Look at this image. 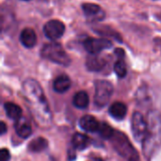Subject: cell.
Segmentation results:
<instances>
[{"instance_id": "22", "label": "cell", "mask_w": 161, "mask_h": 161, "mask_svg": "<svg viewBox=\"0 0 161 161\" xmlns=\"http://www.w3.org/2000/svg\"><path fill=\"white\" fill-rule=\"evenodd\" d=\"M10 158V154L8 149H1L0 151V160L1 161H8Z\"/></svg>"}, {"instance_id": "20", "label": "cell", "mask_w": 161, "mask_h": 161, "mask_svg": "<svg viewBox=\"0 0 161 161\" xmlns=\"http://www.w3.org/2000/svg\"><path fill=\"white\" fill-rule=\"evenodd\" d=\"M98 132H99L100 136H101L102 138L106 139V140H110V139L113 137L114 133H115V131L112 129V127L109 126L108 124H105V123L100 124Z\"/></svg>"}, {"instance_id": "23", "label": "cell", "mask_w": 161, "mask_h": 161, "mask_svg": "<svg viewBox=\"0 0 161 161\" xmlns=\"http://www.w3.org/2000/svg\"><path fill=\"white\" fill-rule=\"evenodd\" d=\"M6 132V125L4 122L1 123V134H5Z\"/></svg>"}, {"instance_id": "1", "label": "cell", "mask_w": 161, "mask_h": 161, "mask_svg": "<svg viewBox=\"0 0 161 161\" xmlns=\"http://www.w3.org/2000/svg\"><path fill=\"white\" fill-rule=\"evenodd\" d=\"M144 156L150 159L161 145V120L158 112L153 111L148 118V130L142 142Z\"/></svg>"}, {"instance_id": "11", "label": "cell", "mask_w": 161, "mask_h": 161, "mask_svg": "<svg viewBox=\"0 0 161 161\" xmlns=\"http://www.w3.org/2000/svg\"><path fill=\"white\" fill-rule=\"evenodd\" d=\"M79 125L80 127L87 131V132H91V133H94L96 131H98L100 124L99 122L91 115H85L83 116L80 121H79Z\"/></svg>"}, {"instance_id": "8", "label": "cell", "mask_w": 161, "mask_h": 161, "mask_svg": "<svg viewBox=\"0 0 161 161\" xmlns=\"http://www.w3.org/2000/svg\"><path fill=\"white\" fill-rule=\"evenodd\" d=\"M64 31L65 25L59 20H50L43 26L44 35L52 41L59 39L64 34Z\"/></svg>"}, {"instance_id": "18", "label": "cell", "mask_w": 161, "mask_h": 161, "mask_svg": "<svg viewBox=\"0 0 161 161\" xmlns=\"http://www.w3.org/2000/svg\"><path fill=\"white\" fill-rule=\"evenodd\" d=\"M89 138L81 133H75L73 138H72V144L74 146L75 149L77 150H83L85 148H87V146L89 145Z\"/></svg>"}, {"instance_id": "6", "label": "cell", "mask_w": 161, "mask_h": 161, "mask_svg": "<svg viewBox=\"0 0 161 161\" xmlns=\"http://www.w3.org/2000/svg\"><path fill=\"white\" fill-rule=\"evenodd\" d=\"M131 130L133 137L138 142H143L147 130H148V122L145 121L144 117L140 112H134L131 119Z\"/></svg>"}, {"instance_id": "15", "label": "cell", "mask_w": 161, "mask_h": 161, "mask_svg": "<svg viewBox=\"0 0 161 161\" xmlns=\"http://www.w3.org/2000/svg\"><path fill=\"white\" fill-rule=\"evenodd\" d=\"M105 64H106L105 59L101 57H98L97 55H91L90 57L87 58L86 65L90 71H93V72L100 71L104 68Z\"/></svg>"}, {"instance_id": "24", "label": "cell", "mask_w": 161, "mask_h": 161, "mask_svg": "<svg viewBox=\"0 0 161 161\" xmlns=\"http://www.w3.org/2000/svg\"><path fill=\"white\" fill-rule=\"evenodd\" d=\"M92 161H104L102 158H94Z\"/></svg>"}, {"instance_id": "12", "label": "cell", "mask_w": 161, "mask_h": 161, "mask_svg": "<svg viewBox=\"0 0 161 161\" xmlns=\"http://www.w3.org/2000/svg\"><path fill=\"white\" fill-rule=\"evenodd\" d=\"M20 41L22 44L27 48L33 47L37 42V35L32 28H25L20 34Z\"/></svg>"}, {"instance_id": "21", "label": "cell", "mask_w": 161, "mask_h": 161, "mask_svg": "<svg viewBox=\"0 0 161 161\" xmlns=\"http://www.w3.org/2000/svg\"><path fill=\"white\" fill-rule=\"evenodd\" d=\"M114 71L119 77H125L127 74L126 64L123 58H119L114 64Z\"/></svg>"}, {"instance_id": "7", "label": "cell", "mask_w": 161, "mask_h": 161, "mask_svg": "<svg viewBox=\"0 0 161 161\" xmlns=\"http://www.w3.org/2000/svg\"><path fill=\"white\" fill-rule=\"evenodd\" d=\"M111 46V42L103 38H88L84 41V48L91 55H98L101 51L110 48Z\"/></svg>"}, {"instance_id": "3", "label": "cell", "mask_w": 161, "mask_h": 161, "mask_svg": "<svg viewBox=\"0 0 161 161\" xmlns=\"http://www.w3.org/2000/svg\"><path fill=\"white\" fill-rule=\"evenodd\" d=\"M41 55L43 58L59 65L68 66L71 63L70 57L67 55L63 47L58 42H53L43 45L41 50Z\"/></svg>"}, {"instance_id": "2", "label": "cell", "mask_w": 161, "mask_h": 161, "mask_svg": "<svg viewBox=\"0 0 161 161\" xmlns=\"http://www.w3.org/2000/svg\"><path fill=\"white\" fill-rule=\"evenodd\" d=\"M23 90L26 102L33 106L37 117L38 115H43V117L49 116L50 113L46 99L40 84L33 79H27L24 82Z\"/></svg>"}, {"instance_id": "5", "label": "cell", "mask_w": 161, "mask_h": 161, "mask_svg": "<svg viewBox=\"0 0 161 161\" xmlns=\"http://www.w3.org/2000/svg\"><path fill=\"white\" fill-rule=\"evenodd\" d=\"M113 93V87L110 82L106 80H98L95 82L94 104L99 107H105L111 98Z\"/></svg>"}, {"instance_id": "14", "label": "cell", "mask_w": 161, "mask_h": 161, "mask_svg": "<svg viewBox=\"0 0 161 161\" xmlns=\"http://www.w3.org/2000/svg\"><path fill=\"white\" fill-rule=\"evenodd\" d=\"M108 112L113 118H115L117 120H122L125 117V115L127 113V108L124 103L115 102L109 107Z\"/></svg>"}, {"instance_id": "4", "label": "cell", "mask_w": 161, "mask_h": 161, "mask_svg": "<svg viewBox=\"0 0 161 161\" xmlns=\"http://www.w3.org/2000/svg\"><path fill=\"white\" fill-rule=\"evenodd\" d=\"M111 140L112 145L114 149L119 153V155L126 158L128 161H141L138 153L133 148L132 144L130 143V142L125 134L115 132Z\"/></svg>"}, {"instance_id": "9", "label": "cell", "mask_w": 161, "mask_h": 161, "mask_svg": "<svg viewBox=\"0 0 161 161\" xmlns=\"http://www.w3.org/2000/svg\"><path fill=\"white\" fill-rule=\"evenodd\" d=\"M82 9L85 15L92 21H100L105 17V12L99 5L85 3L82 5Z\"/></svg>"}, {"instance_id": "19", "label": "cell", "mask_w": 161, "mask_h": 161, "mask_svg": "<svg viewBox=\"0 0 161 161\" xmlns=\"http://www.w3.org/2000/svg\"><path fill=\"white\" fill-rule=\"evenodd\" d=\"M28 148L31 152L34 153L42 152L47 148V141L43 138H36L29 143Z\"/></svg>"}, {"instance_id": "17", "label": "cell", "mask_w": 161, "mask_h": 161, "mask_svg": "<svg viewBox=\"0 0 161 161\" xmlns=\"http://www.w3.org/2000/svg\"><path fill=\"white\" fill-rule=\"evenodd\" d=\"M4 108H5L6 114L10 119L17 121L20 118H22V109L18 105L11 103V102H8V103H5Z\"/></svg>"}, {"instance_id": "13", "label": "cell", "mask_w": 161, "mask_h": 161, "mask_svg": "<svg viewBox=\"0 0 161 161\" xmlns=\"http://www.w3.org/2000/svg\"><path fill=\"white\" fill-rule=\"evenodd\" d=\"M70 87H71V80L65 75H61L58 76L53 82V89L55 92L58 93H63L67 92L70 89Z\"/></svg>"}, {"instance_id": "16", "label": "cell", "mask_w": 161, "mask_h": 161, "mask_svg": "<svg viewBox=\"0 0 161 161\" xmlns=\"http://www.w3.org/2000/svg\"><path fill=\"white\" fill-rule=\"evenodd\" d=\"M73 104L77 108H86L90 104V97L86 92H78L75 94L73 98Z\"/></svg>"}, {"instance_id": "25", "label": "cell", "mask_w": 161, "mask_h": 161, "mask_svg": "<svg viewBox=\"0 0 161 161\" xmlns=\"http://www.w3.org/2000/svg\"><path fill=\"white\" fill-rule=\"evenodd\" d=\"M22 1H30V0H22Z\"/></svg>"}, {"instance_id": "10", "label": "cell", "mask_w": 161, "mask_h": 161, "mask_svg": "<svg viewBox=\"0 0 161 161\" xmlns=\"http://www.w3.org/2000/svg\"><path fill=\"white\" fill-rule=\"evenodd\" d=\"M14 128L17 135L22 139H27L32 133L31 125L25 118H20L19 120L15 121Z\"/></svg>"}]
</instances>
